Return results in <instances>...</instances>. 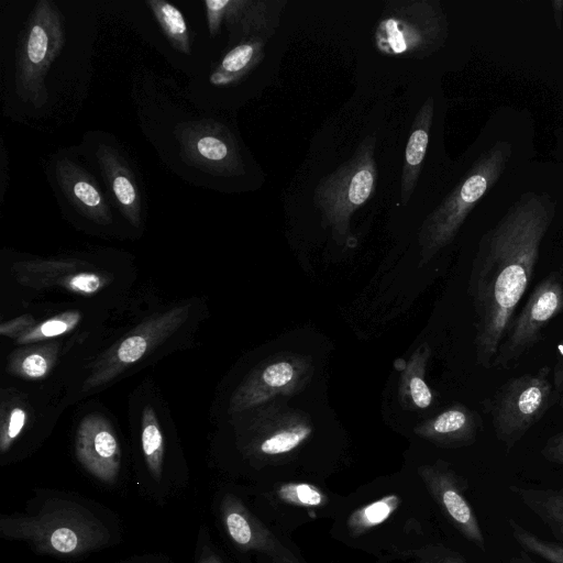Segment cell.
Wrapping results in <instances>:
<instances>
[{
  "label": "cell",
  "mask_w": 563,
  "mask_h": 563,
  "mask_svg": "<svg viewBox=\"0 0 563 563\" xmlns=\"http://www.w3.org/2000/svg\"><path fill=\"white\" fill-rule=\"evenodd\" d=\"M554 217L555 201L548 194L525 192L478 243L470 295L476 314V360L485 368L492 367L528 289Z\"/></svg>",
  "instance_id": "6da1fadb"
},
{
  "label": "cell",
  "mask_w": 563,
  "mask_h": 563,
  "mask_svg": "<svg viewBox=\"0 0 563 563\" xmlns=\"http://www.w3.org/2000/svg\"><path fill=\"white\" fill-rule=\"evenodd\" d=\"M0 533L27 542L38 554L78 556L106 547L111 534L101 520L84 506L48 499L36 514L2 516Z\"/></svg>",
  "instance_id": "7a4b0ae2"
},
{
  "label": "cell",
  "mask_w": 563,
  "mask_h": 563,
  "mask_svg": "<svg viewBox=\"0 0 563 563\" xmlns=\"http://www.w3.org/2000/svg\"><path fill=\"white\" fill-rule=\"evenodd\" d=\"M512 153L507 142H497L482 153L461 181L426 218L419 240L428 260L449 244L477 202L496 185Z\"/></svg>",
  "instance_id": "3957f363"
},
{
  "label": "cell",
  "mask_w": 563,
  "mask_h": 563,
  "mask_svg": "<svg viewBox=\"0 0 563 563\" xmlns=\"http://www.w3.org/2000/svg\"><path fill=\"white\" fill-rule=\"evenodd\" d=\"M448 34V19L439 1H390L376 25L374 44L384 55L420 59L439 51Z\"/></svg>",
  "instance_id": "277c9868"
},
{
  "label": "cell",
  "mask_w": 563,
  "mask_h": 563,
  "mask_svg": "<svg viewBox=\"0 0 563 563\" xmlns=\"http://www.w3.org/2000/svg\"><path fill=\"white\" fill-rule=\"evenodd\" d=\"M376 137L366 136L349 161L318 183L313 202L322 221L343 238L350 233L352 213L364 205L375 190L377 166Z\"/></svg>",
  "instance_id": "5b68a950"
},
{
  "label": "cell",
  "mask_w": 563,
  "mask_h": 563,
  "mask_svg": "<svg viewBox=\"0 0 563 563\" xmlns=\"http://www.w3.org/2000/svg\"><path fill=\"white\" fill-rule=\"evenodd\" d=\"M64 43L60 11L48 0L38 1L27 19L16 52L15 87L24 102L37 108L46 103V74Z\"/></svg>",
  "instance_id": "8992f818"
},
{
  "label": "cell",
  "mask_w": 563,
  "mask_h": 563,
  "mask_svg": "<svg viewBox=\"0 0 563 563\" xmlns=\"http://www.w3.org/2000/svg\"><path fill=\"white\" fill-rule=\"evenodd\" d=\"M550 367L542 366L508 379L488 404L496 438L511 450L559 400L549 378Z\"/></svg>",
  "instance_id": "52a82bcc"
},
{
  "label": "cell",
  "mask_w": 563,
  "mask_h": 563,
  "mask_svg": "<svg viewBox=\"0 0 563 563\" xmlns=\"http://www.w3.org/2000/svg\"><path fill=\"white\" fill-rule=\"evenodd\" d=\"M563 312V269L551 272L530 294L499 345L492 367L508 368L542 339L543 329Z\"/></svg>",
  "instance_id": "ba28073f"
},
{
  "label": "cell",
  "mask_w": 563,
  "mask_h": 563,
  "mask_svg": "<svg viewBox=\"0 0 563 563\" xmlns=\"http://www.w3.org/2000/svg\"><path fill=\"white\" fill-rule=\"evenodd\" d=\"M189 313L188 306L175 307L163 313H156L137 324L119 342L107 350L91 366L84 382L87 391L104 385L139 362L150 351L162 344L185 322Z\"/></svg>",
  "instance_id": "9c48e42d"
},
{
  "label": "cell",
  "mask_w": 563,
  "mask_h": 563,
  "mask_svg": "<svg viewBox=\"0 0 563 563\" xmlns=\"http://www.w3.org/2000/svg\"><path fill=\"white\" fill-rule=\"evenodd\" d=\"M185 159L211 174L239 176L245 173L238 144L230 131L216 122H194L178 132Z\"/></svg>",
  "instance_id": "30bf717a"
},
{
  "label": "cell",
  "mask_w": 563,
  "mask_h": 563,
  "mask_svg": "<svg viewBox=\"0 0 563 563\" xmlns=\"http://www.w3.org/2000/svg\"><path fill=\"white\" fill-rule=\"evenodd\" d=\"M75 453L79 463L99 481L113 484L121 467V450L110 423L98 413L86 416L75 438Z\"/></svg>",
  "instance_id": "8fae6325"
},
{
  "label": "cell",
  "mask_w": 563,
  "mask_h": 563,
  "mask_svg": "<svg viewBox=\"0 0 563 563\" xmlns=\"http://www.w3.org/2000/svg\"><path fill=\"white\" fill-rule=\"evenodd\" d=\"M55 177L63 196L82 217L100 225L112 222L104 195L95 178L81 166L62 158L56 163Z\"/></svg>",
  "instance_id": "7c38bea8"
},
{
  "label": "cell",
  "mask_w": 563,
  "mask_h": 563,
  "mask_svg": "<svg viewBox=\"0 0 563 563\" xmlns=\"http://www.w3.org/2000/svg\"><path fill=\"white\" fill-rule=\"evenodd\" d=\"M101 175L123 217L135 228L143 220V198L139 183L120 152L107 144L97 150Z\"/></svg>",
  "instance_id": "4fadbf2b"
},
{
  "label": "cell",
  "mask_w": 563,
  "mask_h": 563,
  "mask_svg": "<svg viewBox=\"0 0 563 563\" xmlns=\"http://www.w3.org/2000/svg\"><path fill=\"white\" fill-rule=\"evenodd\" d=\"M284 5L285 1L227 0L223 24L239 43L252 37L267 41Z\"/></svg>",
  "instance_id": "5bb4252c"
},
{
  "label": "cell",
  "mask_w": 563,
  "mask_h": 563,
  "mask_svg": "<svg viewBox=\"0 0 563 563\" xmlns=\"http://www.w3.org/2000/svg\"><path fill=\"white\" fill-rule=\"evenodd\" d=\"M430 484L435 498L456 529L478 549L485 551L484 532L457 476L449 470H435L431 474Z\"/></svg>",
  "instance_id": "9a60e30c"
},
{
  "label": "cell",
  "mask_w": 563,
  "mask_h": 563,
  "mask_svg": "<svg viewBox=\"0 0 563 563\" xmlns=\"http://www.w3.org/2000/svg\"><path fill=\"white\" fill-rule=\"evenodd\" d=\"M433 111V98L429 97L413 119L400 176L401 206H406L409 202L417 186L429 143Z\"/></svg>",
  "instance_id": "2e32d148"
},
{
  "label": "cell",
  "mask_w": 563,
  "mask_h": 563,
  "mask_svg": "<svg viewBox=\"0 0 563 563\" xmlns=\"http://www.w3.org/2000/svg\"><path fill=\"white\" fill-rule=\"evenodd\" d=\"M265 40L252 37L230 49L210 75L213 86H229L249 75L264 58Z\"/></svg>",
  "instance_id": "e0dca14e"
},
{
  "label": "cell",
  "mask_w": 563,
  "mask_h": 563,
  "mask_svg": "<svg viewBox=\"0 0 563 563\" xmlns=\"http://www.w3.org/2000/svg\"><path fill=\"white\" fill-rule=\"evenodd\" d=\"M509 490L550 530L563 541V489L531 488L511 485Z\"/></svg>",
  "instance_id": "ac0fdd59"
},
{
  "label": "cell",
  "mask_w": 563,
  "mask_h": 563,
  "mask_svg": "<svg viewBox=\"0 0 563 563\" xmlns=\"http://www.w3.org/2000/svg\"><path fill=\"white\" fill-rule=\"evenodd\" d=\"M431 430L441 439L451 442H473L477 431V418L465 407L450 408L431 423Z\"/></svg>",
  "instance_id": "d6986e66"
},
{
  "label": "cell",
  "mask_w": 563,
  "mask_h": 563,
  "mask_svg": "<svg viewBox=\"0 0 563 563\" xmlns=\"http://www.w3.org/2000/svg\"><path fill=\"white\" fill-rule=\"evenodd\" d=\"M146 4L172 46L180 53L189 54L191 51L189 32L180 10L163 0H148Z\"/></svg>",
  "instance_id": "ffe728a7"
},
{
  "label": "cell",
  "mask_w": 563,
  "mask_h": 563,
  "mask_svg": "<svg viewBox=\"0 0 563 563\" xmlns=\"http://www.w3.org/2000/svg\"><path fill=\"white\" fill-rule=\"evenodd\" d=\"M141 442L147 470L159 482L163 473L164 438L151 405H146L142 412Z\"/></svg>",
  "instance_id": "44dd1931"
},
{
  "label": "cell",
  "mask_w": 563,
  "mask_h": 563,
  "mask_svg": "<svg viewBox=\"0 0 563 563\" xmlns=\"http://www.w3.org/2000/svg\"><path fill=\"white\" fill-rule=\"evenodd\" d=\"M56 354V344L22 349L11 355L8 369L22 377L41 378L53 367Z\"/></svg>",
  "instance_id": "7402d4cb"
},
{
  "label": "cell",
  "mask_w": 563,
  "mask_h": 563,
  "mask_svg": "<svg viewBox=\"0 0 563 563\" xmlns=\"http://www.w3.org/2000/svg\"><path fill=\"white\" fill-rule=\"evenodd\" d=\"M222 518L229 537L242 548L255 547L260 537L250 519L246 509L232 496H227L222 503Z\"/></svg>",
  "instance_id": "603a6c76"
},
{
  "label": "cell",
  "mask_w": 563,
  "mask_h": 563,
  "mask_svg": "<svg viewBox=\"0 0 563 563\" xmlns=\"http://www.w3.org/2000/svg\"><path fill=\"white\" fill-rule=\"evenodd\" d=\"M512 539L526 552L534 554L549 563H563V545L540 538L515 519L508 520Z\"/></svg>",
  "instance_id": "cb8c5ba5"
},
{
  "label": "cell",
  "mask_w": 563,
  "mask_h": 563,
  "mask_svg": "<svg viewBox=\"0 0 563 563\" xmlns=\"http://www.w3.org/2000/svg\"><path fill=\"white\" fill-rule=\"evenodd\" d=\"M80 319L81 313L79 311H65L40 324H35L16 339V342L19 344H27L58 336L71 331L79 323Z\"/></svg>",
  "instance_id": "d4e9b609"
},
{
  "label": "cell",
  "mask_w": 563,
  "mask_h": 563,
  "mask_svg": "<svg viewBox=\"0 0 563 563\" xmlns=\"http://www.w3.org/2000/svg\"><path fill=\"white\" fill-rule=\"evenodd\" d=\"M399 498L395 495L386 496L358 510L349 520V526L355 532H362L385 521L397 508Z\"/></svg>",
  "instance_id": "484cf974"
},
{
  "label": "cell",
  "mask_w": 563,
  "mask_h": 563,
  "mask_svg": "<svg viewBox=\"0 0 563 563\" xmlns=\"http://www.w3.org/2000/svg\"><path fill=\"white\" fill-rule=\"evenodd\" d=\"M311 433L307 426H297L280 430L261 443V451L268 455L287 453L297 448Z\"/></svg>",
  "instance_id": "4316f807"
},
{
  "label": "cell",
  "mask_w": 563,
  "mask_h": 563,
  "mask_svg": "<svg viewBox=\"0 0 563 563\" xmlns=\"http://www.w3.org/2000/svg\"><path fill=\"white\" fill-rule=\"evenodd\" d=\"M27 421V411L20 405L2 406L0 426V452L5 453L19 438Z\"/></svg>",
  "instance_id": "83f0119b"
},
{
  "label": "cell",
  "mask_w": 563,
  "mask_h": 563,
  "mask_svg": "<svg viewBox=\"0 0 563 563\" xmlns=\"http://www.w3.org/2000/svg\"><path fill=\"white\" fill-rule=\"evenodd\" d=\"M108 282V277L95 272H79L71 276H67L63 282L66 289L89 296L100 291Z\"/></svg>",
  "instance_id": "f1b7e54d"
},
{
  "label": "cell",
  "mask_w": 563,
  "mask_h": 563,
  "mask_svg": "<svg viewBox=\"0 0 563 563\" xmlns=\"http://www.w3.org/2000/svg\"><path fill=\"white\" fill-rule=\"evenodd\" d=\"M283 499L296 504L317 506L323 501V496L308 484L287 485L279 492Z\"/></svg>",
  "instance_id": "f546056e"
},
{
  "label": "cell",
  "mask_w": 563,
  "mask_h": 563,
  "mask_svg": "<svg viewBox=\"0 0 563 563\" xmlns=\"http://www.w3.org/2000/svg\"><path fill=\"white\" fill-rule=\"evenodd\" d=\"M295 369L288 362L282 361L266 366L261 379L263 384L269 388H283L287 386L294 378Z\"/></svg>",
  "instance_id": "4dcf8cb0"
},
{
  "label": "cell",
  "mask_w": 563,
  "mask_h": 563,
  "mask_svg": "<svg viewBox=\"0 0 563 563\" xmlns=\"http://www.w3.org/2000/svg\"><path fill=\"white\" fill-rule=\"evenodd\" d=\"M227 0L205 1L207 23L211 36H217L224 20Z\"/></svg>",
  "instance_id": "1f68e13d"
},
{
  "label": "cell",
  "mask_w": 563,
  "mask_h": 563,
  "mask_svg": "<svg viewBox=\"0 0 563 563\" xmlns=\"http://www.w3.org/2000/svg\"><path fill=\"white\" fill-rule=\"evenodd\" d=\"M410 396L415 405L421 409L428 408L432 402V393L420 376L411 377L409 382Z\"/></svg>",
  "instance_id": "d6a6232c"
},
{
  "label": "cell",
  "mask_w": 563,
  "mask_h": 563,
  "mask_svg": "<svg viewBox=\"0 0 563 563\" xmlns=\"http://www.w3.org/2000/svg\"><path fill=\"white\" fill-rule=\"evenodd\" d=\"M35 320L31 314H23L19 318L3 322L0 325V333L4 336L19 339L29 329L34 327Z\"/></svg>",
  "instance_id": "836d02e7"
},
{
  "label": "cell",
  "mask_w": 563,
  "mask_h": 563,
  "mask_svg": "<svg viewBox=\"0 0 563 563\" xmlns=\"http://www.w3.org/2000/svg\"><path fill=\"white\" fill-rule=\"evenodd\" d=\"M541 455L549 462L563 465V430L547 440Z\"/></svg>",
  "instance_id": "e575fe53"
},
{
  "label": "cell",
  "mask_w": 563,
  "mask_h": 563,
  "mask_svg": "<svg viewBox=\"0 0 563 563\" xmlns=\"http://www.w3.org/2000/svg\"><path fill=\"white\" fill-rule=\"evenodd\" d=\"M553 386L560 399L563 391V341L558 345V357L553 371Z\"/></svg>",
  "instance_id": "d590c367"
},
{
  "label": "cell",
  "mask_w": 563,
  "mask_h": 563,
  "mask_svg": "<svg viewBox=\"0 0 563 563\" xmlns=\"http://www.w3.org/2000/svg\"><path fill=\"white\" fill-rule=\"evenodd\" d=\"M550 3L554 13L556 27L561 29L563 23V0H552Z\"/></svg>",
  "instance_id": "8d00e7d4"
},
{
  "label": "cell",
  "mask_w": 563,
  "mask_h": 563,
  "mask_svg": "<svg viewBox=\"0 0 563 563\" xmlns=\"http://www.w3.org/2000/svg\"><path fill=\"white\" fill-rule=\"evenodd\" d=\"M198 563H222V562L213 551L206 548L199 554Z\"/></svg>",
  "instance_id": "74e56055"
},
{
  "label": "cell",
  "mask_w": 563,
  "mask_h": 563,
  "mask_svg": "<svg viewBox=\"0 0 563 563\" xmlns=\"http://www.w3.org/2000/svg\"><path fill=\"white\" fill-rule=\"evenodd\" d=\"M508 563H538L529 558L526 556H514L511 558Z\"/></svg>",
  "instance_id": "f35d334b"
},
{
  "label": "cell",
  "mask_w": 563,
  "mask_h": 563,
  "mask_svg": "<svg viewBox=\"0 0 563 563\" xmlns=\"http://www.w3.org/2000/svg\"><path fill=\"white\" fill-rule=\"evenodd\" d=\"M559 401H560V405L563 407V391H562V394H561V396H560Z\"/></svg>",
  "instance_id": "ab89813d"
},
{
  "label": "cell",
  "mask_w": 563,
  "mask_h": 563,
  "mask_svg": "<svg viewBox=\"0 0 563 563\" xmlns=\"http://www.w3.org/2000/svg\"><path fill=\"white\" fill-rule=\"evenodd\" d=\"M135 563H156V562L141 561V562H135Z\"/></svg>",
  "instance_id": "60d3db41"
}]
</instances>
